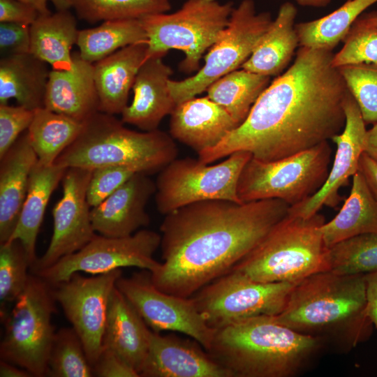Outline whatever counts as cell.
<instances>
[{
	"label": "cell",
	"mask_w": 377,
	"mask_h": 377,
	"mask_svg": "<svg viewBox=\"0 0 377 377\" xmlns=\"http://www.w3.org/2000/svg\"><path fill=\"white\" fill-rule=\"evenodd\" d=\"M161 242V235L147 229L121 237L96 235L81 249L62 257L36 274L54 285L80 272L96 275L135 267L151 272L161 265L154 258Z\"/></svg>",
	"instance_id": "4fadbf2b"
},
{
	"label": "cell",
	"mask_w": 377,
	"mask_h": 377,
	"mask_svg": "<svg viewBox=\"0 0 377 377\" xmlns=\"http://www.w3.org/2000/svg\"><path fill=\"white\" fill-rule=\"evenodd\" d=\"M66 169L55 164L45 165L38 161L31 172L27 193L17 226L8 241L18 239L22 242L31 267L38 258L36 245L46 207Z\"/></svg>",
	"instance_id": "83f0119b"
},
{
	"label": "cell",
	"mask_w": 377,
	"mask_h": 377,
	"mask_svg": "<svg viewBox=\"0 0 377 377\" xmlns=\"http://www.w3.org/2000/svg\"><path fill=\"white\" fill-rule=\"evenodd\" d=\"M35 110L0 104V158L29 127Z\"/></svg>",
	"instance_id": "b9f144b4"
},
{
	"label": "cell",
	"mask_w": 377,
	"mask_h": 377,
	"mask_svg": "<svg viewBox=\"0 0 377 377\" xmlns=\"http://www.w3.org/2000/svg\"><path fill=\"white\" fill-rule=\"evenodd\" d=\"M332 0H295L297 4L313 8H324L328 6Z\"/></svg>",
	"instance_id": "816d5d0a"
},
{
	"label": "cell",
	"mask_w": 377,
	"mask_h": 377,
	"mask_svg": "<svg viewBox=\"0 0 377 377\" xmlns=\"http://www.w3.org/2000/svg\"><path fill=\"white\" fill-rule=\"evenodd\" d=\"M328 141L276 161L251 158L244 167L237 184L242 202L276 198L290 207L314 195L323 185L331 166Z\"/></svg>",
	"instance_id": "9c48e42d"
},
{
	"label": "cell",
	"mask_w": 377,
	"mask_h": 377,
	"mask_svg": "<svg viewBox=\"0 0 377 377\" xmlns=\"http://www.w3.org/2000/svg\"><path fill=\"white\" fill-rule=\"evenodd\" d=\"M272 20L269 12H257L253 0H242L234 7L227 27L209 49L202 66L185 79L169 80V89L176 104L195 97L214 81L241 68Z\"/></svg>",
	"instance_id": "8fae6325"
},
{
	"label": "cell",
	"mask_w": 377,
	"mask_h": 377,
	"mask_svg": "<svg viewBox=\"0 0 377 377\" xmlns=\"http://www.w3.org/2000/svg\"><path fill=\"white\" fill-rule=\"evenodd\" d=\"M297 14L293 3H282L276 18L241 68L269 77L281 72L299 45L295 29Z\"/></svg>",
	"instance_id": "4316f807"
},
{
	"label": "cell",
	"mask_w": 377,
	"mask_h": 377,
	"mask_svg": "<svg viewBox=\"0 0 377 377\" xmlns=\"http://www.w3.org/2000/svg\"><path fill=\"white\" fill-rule=\"evenodd\" d=\"M121 276V269L89 277L75 272L52 285L56 301L80 337L91 367L102 349L109 299Z\"/></svg>",
	"instance_id": "9a60e30c"
},
{
	"label": "cell",
	"mask_w": 377,
	"mask_h": 377,
	"mask_svg": "<svg viewBox=\"0 0 377 377\" xmlns=\"http://www.w3.org/2000/svg\"><path fill=\"white\" fill-rule=\"evenodd\" d=\"M148 174L138 172L103 202L91 209V220L99 235L121 237L147 226L146 206L156 192V183Z\"/></svg>",
	"instance_id": "d6986e66"
},
{
	"label": "cell",
	"mask_w": 377,
	"mask_h": 377,
	"mask_svg": "<svg viewBox=\"0 0 377 377\" xmlns=\"http://www.w3.org/2000/svg\"><path fill=\"white\" fill-rule=\"evenodd\" d=\"M92 170L68 168L61 180L63 193L52 209L53 232L45 253L30 269L32 274L48 268L91 240L96 232L91 220L87 191Z\"/></svg>",
	"instance_id": "2e32d148"
},
{
	"label": "cell",
	"mask_w": 377,
	"mask_h": 377,
	"mask_svg": "<svg viewBox=\"0 0 377 377\" xmlns=\"http://www.w3.org/2000/svg\"><path fill=\"white\" fill-rule=\"evenodd\" d=\"M270 77L241 68L212 82L207 96L222 107L240 125L269 84Z\"/></svg>",
	"instance_id": "1f68e13d"
},
{
	"label": "cell",
	"mask_w": 377,
	"mask_h": 377,
	"mask_svg": "<svg viewBox=\"0 0 377 377\" xmlns=\"http://www.w3.org/2000/svg\"><path fill=\"white\" fill-rule=\"evenodd\" d=\"M164 57L151 55L140 67L132 88L133 101L121 114L124 124L151 131L173 112L177 104L168 87L172 70L163 61Z\"/></svg>",
	"instance_id": "ffe728a7"
},
{
	"label": "cell",
	"mask_w": 377,
	"mask_h": 377,
	"mask_svg": "<svg viewBox=\"0 0 377 377\" xmlns=\"http://www.w3.org/2000/svg\"><path fill=\"white\" fill-rule=\"evenodd\" d=\"M276 198L238 203L194 202L168 214L160 226L162 260L151 273L160 290L190 297L229 272L288 213Z\"/></svg>",
	"instance_id": "7a4b0ae2"
},
{
	"label": "cell",
	"mask_w": 377,
	"mask_h": 377,
	"mask_svg": "<svg viewBox=\"0 0 377 377\" xmlns=\"http://www.w3.org/2000/svg\"><path fill=\"white\" fill-rule=\"evenodd\" d=\"M77 17L89 23L140 19L170 10L169 0H71Z\"/></svg>",
	"instance_id": "d590c367"
},
{
	"label": "cell",
	"mask_w": 377,
	"mask_h": 377,
	"mask_svg": "<svg viewBox=\"0 0 377 377\" xmlns=\"http://www.w3.org/2000/svg\"><path fill=\"white\" fill-rule=\"evenodd\" d=\"M147 42L138 19L104 21L101 25L79 30L76 45L80 57L94 64L130 45Z\"/></svg>",
	"instance_id": "d6a6232c"
},
{
	"label": "cell",
	"mask_w": 377,
	"mask_h": 377,
	"mask_svg": "<svg viewBox=\"0 0 377 377\" xmlns=\"http://www.w3.org/2000/svg\"><path fill=\"white\" fill-rule=\"evenodd\" d=\"M327 247L364 233H377V200L357 171L352 177L350 194L337 214L320 228Z\"/></svg>",
	"instance_id": "f546056e"
},
{
	"label": "cell",
	"mask_w": 377,
	"mask_h": 377,
	"mask_svg": "<svg viewBox=\"0 0 377 377\" xmlns=\"http://www.w3.org/2000/svg\"><path fill=\"white\" fill-rule=\"evenodd\" d=\"M338 68L365 124L377 123V64L362 63Z\"/></svg>",
	"instance_id": "f35d334b"
},
{
	"label": "cell",
	"mask_w": 377,
	"mask_h": 377,
	"mask_svg": "<svg viewBox=\"0 0 377 377\" xmlns=\"http://www.w3.org/2000/svg\"><path fill=\"white\" fill-rule=\"evenodd\" d=\"M116 287L153 331L184 334L209 350L215 330L204 320L192 297L177 296L158 289L146 269L129 277L121 276Z\"/></svg>",
	"instance_id": "5bb4252c"
},
{
	"label": "cell",
	"mask_w": 377,
	"mask_h": 377,
	"mask_svg": "<svg viewBox=\"0 0 377 377\" xmlns=\"http://www.w3.org/2000/svg\"><path fill=\"white\" fill-rule=\"evenodd\" d=\"M50 72L47 63L30 52L1 57L0 104L14 98L30 110L44 107Z\"/></svg>",
	"instance_id": "484cf974"
},
{
	"label": "cell",
	"mask_w": 377,
	"mask_h": 377,
	"mask_svg": "<svg viewBox=\"0 0 377 377\" xmlns=\"http://www.w3.org/2000/svg\"><path fill=\"white\" fill-rule=\"evenodd\" d=\"M149 57L147 42L126 46L94 64L99 112L121 114L136 75Z\"/></svg>",
	"instance_id": "603a6c76"
},
{
	"label": "cell",
	"mask_w": 377,
	"mask_h": 377,
	"mask_svg": "<svg viewBox=\"0 0 377 377\" xmlns=\"http://www.w3.org/2000/svg\"><path fill=\"white\" fill-rule=\"evenodd\" d=\"M328 271L342 275L377 271V233L355 235L328 247Z\"/></svg>",
	"instance_id": "e575fe53"
},
{
	"label": "cell",
	"mask_w": 377,
	"mask_h": 377,
	"mask_svg": "<svg viewBox=\"0 0 377 377\" xmlns=\"http://www.w3.org/2000/svg\"><path fill=\"white\" fill-rule=\"evenodd\" d=\"M1 377H30L32 375L25 369L17 365L1 360L0 361Z\"/></svg>",
	"instance_id": "681fc988"
},
{
	"label": "cell",
	"mask_w": 377,
	"mask_h": 377,
	"mask_svg": "<svg viewBox=\"0 0 377 377\" xmlns=\"http://www.w3.org/2000/svg\"><path fill=\"white\" fill-rule=\"evenodd\" d=\"M197 341L151 330L141 377H232Z\"/></svg>",
	"instance_id": "ac0fdd59"
},
{
	"label": "cell",
	"mask_w": 377,
	"mask_h": 377,
	"mask_svg": "<svg viewBox=\"0 0 377 377\" xmlns=\"http://www.w3.org/2000/svg\"><path fill=\"white\" fill-rule=\"evenodd\" d=\"M38 161L27 132L0 158V244L10 238L17 226Z\"/></svg>",
	"instance_id": "cb8c5ba5"
},
{
	"label": "cell",
	"mask_w": 377,
	"mask_h": 377,
	"mask_svg": "<svg viewBox=\"0 0 377 377\" xmlns=\"http://www.w3.org/2000/svg\"><path fill=\"white\" fill-rule=\"evenodd\" d=\"M226 158L214 165L190 157L177 158L168 164L155 182L158 211L165 215L187 205L210 200L242 203L237 184L252 154L239 151Z\"/></svg>",
	"instance_id": "30bf717a"
},
{
	"label": "cell",
	"mask_w": 377,
	"mask_h": 377,
	"mask_svg": "<svg viewBox=\"0 0 377 377\" xmlns=\"http://www.w3.org/2000/svg\"><path fill=\"white\" fill-rule=\"evenodd\" d=\"M138 172L136 169L127 166H106L93 170L87 191L90 207L100 204Z\"/></svg>",
	"instance_id": "60d3db41"
},
{
	"label": "cell",
	"mask_w": 377,
	"mask_h": 377,
	"mask_svg": "<svg viewBox=\"0 0 377 377\" xmlns=\"http://www.w3.org/2000/svg\"><path fill=\"white\" fill-rule=\"evenodd\" d=\"M30 43V26L0 23V52L2 57L29 52Z\"/></svg>",
	"instance_id": "7bdbcfd3"
},
{
	"label": "cell",
	"mask_w": 377,
	"mask_h": 377,
	"mask_svg": "<svg viewBox=\"0 0 377 377\" xmlns=\"http://www.w3.org/2000/svg\"><path fill=\"white\" fill-rule=\"evenodd\" d=\"M98 377H140L138 371L114 351L102 348L92 367Z\"/></svg>",
	"instance_id": "ee69618b"
},
{
	"label": "cell",
	"mask_w": 377,
	"mask_h": 377,
	"mask_svg": "<svg viewBox=\"0 0 377 377\" xmlns=\"http://www.w3.org/2000/svg\"><path fill=\"white\" fill-rule=\"evenodd\" d=\"M238 126L207 96L194 97L176 105L170 114L169 133L198 153L216 145Z\"/></svg>",
	"instance_id": "44dd1931"
},
{
	"label": "cell",
	"mask_w": 377,
	"mask_h": 377,
	"mask_svg": "<svg viewBox=\"0 0 377 377\" xmlns=\"http://www.w3.org/2000/svg\"><path fill=\"white\" fill-rule=\"evenodd\" d=\"M73 58L72 68L50 71L44 107L84 122L99 112L94 64L82 59L78 52Z\"/></svg>",
	"instance_id": "7402d4cb"
},
{
	"label": "cell",
	"mask_w": 377,
	"mask_h": 377,
	"mask_svg": "<svg viewBox=\"0 0 377 377\" xmlns=\"http://www.w3.org/2000/svg\"><path fill=\"white\" fill-rule=\"evenodd\" d=\"M364 152L377 162V123L367 131Z\"/></svg>",
	"instance_id": "f907efd6"
},
{
	"label": "cell",
	"mask_w": 377,
	"mask_h": 377,
	"mask_svg": "<svg viewBox=\"0 0 377 377\" xmlns=\"http://www.w3.org/2000/svg\"><path fill=\"white\" fill-rule=\"evenodd\" d=\"M169 1H170V0H169Z\"/></svg>",
	"instance_id": "db71d44e"
},
{
	"label": "cell",
	"mask_w": 377,
	"mask_h": 377,
	"mask_svg": "<svg viewBox=\"0 0 377 377\" xmlns=\"http://www.w3.org/2000/svg\"><path fill=\"white\" fill-rule=\"evenodd\" d=\"M358 171L377 200V162L363 152L359 161Z\"/></svg>",
	"instance_id": "bcb514c9"
},
{
	"label": "cell",
	"mask_w": 377,
	"mask_h": 377,
	"mask_svg": "<svg viewBox=\"0 0 377 377\" xmlns=\"http://www.w3.org/2000/svg\"><path fill=\"white\" fill-rule=\"evenodd\" d=\"M359 19L365 24L377 27V12L376 11L360 16Z\"/></svg>",
	"instance_id": "f5cc1de1"
},
{
	"label": "cell",
	"mask_w": 377,
	"mask_h": 377,
	"mask_svg": "<svg viewBox=\"0 0 377 377\" xmlns=\"http://www.w3.org/2000/svg\"><path fill=\"white\" fill-rule=\"evenodd\" d=\"M297 283L261 282L230 270L202 287L192 297L212 329L260 316H276Z\"/></svg>",
	"instance_id": "7c38bea8"
},
{
	"label": "cell",
	"mask_w": 377,
	"mask_h": 377,
	"mask_svg": "<svg viewBox=\"0 0 377 377\" xmlns=\"http://www.w3.org/2000/svg\"><path fill=\"white\" fill-rule=\"evenodd\" d=\"M36 8L40 15L51 13L48 8V2L53 3L57 10H67L71 8V0H19Z\"/></svg>",
	"instance_id": "c3c4849f"
},
{
	"label": "cell",
	"mask_w": 377,
	"mask_h": 377,
	"mask_svg": "<svg viewBox=\"0 0 377 377\" xmlns=\"http://www.w3.org/2000/svg\"><path fill=\"white\" fill-rule=\"evenodd\" d=\"M343 41L342 48L332 59L334 67L362 63L377 64V27L365 24L358 17Z\"/></svg>",
	"instance_id": "ab89813d"
},
{
	"label": "cell",
	"mask_w": 377,
	"mask_h": 377,
	"mask_svg": "<svg viewBox=\"0 0 377 377\" xmlns=\"http://www.w3.org/2000/svg\"><path fill=\"white\" fill-rule=\"evenodd\" d=\"M377 0H348L320 18L295 24L300 47L332 50L343 41L360 15Z\"/></svg>",
	"instance_id": "836d02e7"
},
{
	"label": "cell",
	"mask_w": 377,
	"mask_h": 377,
	"mask_svg": "<svg viewBox=\"0 0 377 377\" xmlns=\"http://www.w3.org/2000/svg\"><path fill=\"white\" fill-rule=\"evenodd\" d=\"M83 125L84 122L45 107L35 110L27 134L38 161L45 165H53L63 151L77 138Z\"/></svg>",
	"instance_id": "4dcf8cb0"
},
{
	"label": "cell",
	"mask_w": 377,
	"mask_h": 377,
	"mask_svg": "<svg viewBox=\"0 0 377 377\" xmlns=\"http://www.w3.org/2000/svg\"><path fill=\"white\" fill-rule=\"evenodd\" d=\"M271 316L346 350L368 341L374 327L367 311L365 274H313L296 284L283 310Z\"/></svg>",
	"instance_id": "3957f363"
},
{
	"label": "cell",
	"mask_w": 377,
	"mask_h": 377,
	"mask_svg": "<svg viewBox=\"0 0 377 377\" xmlns=\"http://www.w3.org/2000/svg\"><path fill=\"white\" fill-rule=\"evenodd\" d=\"M234 7L232 1L186 0L175 12L139 19L147 35L149 57L178 50L185 55L181 71L197 72L204 53L227 27Z\"/></svg>",
	"instance_id": "52a82bcc"
},
{
	"label": "cell",
	"mask_w": 377,
	"mask_h": 377,
	"mask_svg": "<svg viewBox=\"0 0 377 377\" xmlns=\"http://www.w3.org/2000/svg\"><path fill=\"white\" fill-rule=\"evenodd\" d=\"M39 15L36 8L19 0H0V22L30 26Z\"/></svg>",
	"instance_id": "f6af8a7d"
},
{
	"label": "cell",
	"mask_w": 377,
	"mask_h": 377,
	"mask_svg": "<svg viewBox=\"0 0 377 377\" xmlns=\"http://www.w3.org/2000/svg\"><path fill=\"white\" fill-rule=\"evenodd\" d=\"M323 346L319 339L260 316L215 330L207 351L232 377H292Z\"/></svg>",
	"instance_id": "277c9868"
},
{
	"label": "cell",
	"mask_w": 377,
	"mask_h": 377,
	"mask_svg": "<svg viewBox=\"0 0 377 377\" xmlns=\"http://www.w3.org/2000/svg\"><path fill=\"white\" fill-rule=\"evenodd\" d=\"M325 223L320 213L309 218L288 213L232 269L258 281L291 283L328 271Z\"/></svg>",
	"instance_id": "8992f818"
},
{
	"label": "cell",
	"mask_w": 377,
	"mask_h": 377,
	"mask_svg": "<svg viewBox=\"0 0 377 377\" xmlns=\"http://www.w3.org/2000/svg\"><path fill=\"white\" fill-rule=\"evenodd\" d=\"M332 50L300 47L290 68L258 97L246 119L214 147L198 153L212 163L246 151L272 161L309 149L343 129L348 87Z\"/></svg>",
	"instance_id": "6da1fadb"
},
{
	"label": "cell",
	"mask_w": 377,
	"mask_h": 377,
	"mask_svg": "<svg viewBox=\"0 0 377 377\" xmlns=\"http://www.w3.org/2000/svg\"><path fill=\"white\" fill-rule=\"evenodd\" d=\"M368 314L377 330V271L365 274Z\"/></svg>",
	"instance_id": "7dc6e473"
},
{
	"label": "cell",
	"mask_w": 377,
	"mask_h": 377,
	"mask_svg": "<svg viewBox=\"0 0 377 377\" xmlns=\"http://www.w3.org/2000/svg\"><path fill=\"white\" fill-rule=\"evenodd\" d=\"M175 140L170 133L158 129L131 130L113 114L98 112L84 122L77 138L54 164L91 170L127 166L149 175L160 172L177 158Z\"/></svg>",
	"instance_id": "5b68a950"
},
{
	"label": "cell",
	"mask_w": 377,
	"mask_h": 377,
	"mask_svg": "<svg viewBox=\"0 0 377 377\" xmlns=\"http://www.w3.org/2000/svg\"><path fill=\"white\" fill-rule=\"evenodd\" d=\"M31 262L18 239L0 244V315L8 312L6 306L15 302L23 292L30 273Z\"/></svg>",
	"instance_id": "74e56055"
},
{
	"label": "cell",
	"mask_w": 377,
	"mask_h": 377,
	"mask_svg": "<svg viewBox=\"0 0 377 377\" xmlns=\"http://www.w3.org/2000/svg\"><path fill=\"white\" fill-rule=\"evenodd\" d=\"M78 33L75 17L69 9L40 15L30 25L29 52L52 69L69 70L73 66L71 48Z\"/></svg>",
	"instance_id": "f1b7e54d"
},
{
	"label": "cell",
	"mask_w": 377,
	"mask_h": 377,
	"mask_svg": "<svg viewBox=\"0 0 377 377\" xmlns=\"http://www.w3.org/2000/svg\"><path fill=\"white\" fill-rule=\"evenodd\" d=\"M343 129L331 139L337 148L327 179L314 195L290 207L289 214L309 218L323 207L336 208L342 200L340 188L348 185L350 177L358 171L367 130L360 108L349 91L343 102Z\"/></svg>",
	"instance_id": "e0dca14e"
},
{
	"label": "cell",
	"mask_w": 377,
	"mask_h": 377,
	"mask_svg": "<svg viewBox=\"0 0 377 377\" xmlns=\"http://www.w3.org/2000/svg\"><path fill=\"white\" fill-rule=\"evenodd\" d=\"M56 302L52 285L30 273L23 292L1 319L5 332L0 343L1 360L25 369L32 376H46L56 332L52 324Z\"/></svg>",
	"instance_id": "ba28073f"
},
{
	"label": "cell",
	"mask_w": 377,
	"mask_h": 377,
	"mask_svg": "<svg viewBox=\"0 0 377 377\" xmlns=\"http://www.w3.org/2000/svg\"><path fill=\"white\" fill-rule=\"evenodd\" d=\"M150 332L136 309L115 286L109 299L102 348L116 353L139 374Z\"/></svg>",
	"instance_id": "d4e9b609"
},
{
	"label": "cell",
	"mask_w": 377,
	"mask_h": 377,
	"mask_svg": "<svg viewBox=\"0 0 377 377\" xmlns=\"http://www.w3.org/2000/svg\"><path fill=\"white\" fill-rule=\"evenodd\" d=\"M46 376H94L82 341L73 327H63L55 332L48 357Z\"/></svg>",
	"instance_id": "8d00e7d4"
}]
</instances>
